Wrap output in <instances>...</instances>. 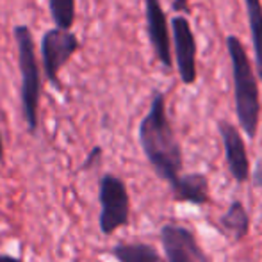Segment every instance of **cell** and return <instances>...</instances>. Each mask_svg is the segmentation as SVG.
<instances>
[{"instance_id": "6da1fadb", "label": "cell", "mask_w": 262, "mask_h": 262, "mask_svg": "<svg viewBox=\"0 0 262 262\" xmlns=\"http://www.w3.org/2000/svg\"><path fill=\"white\" fill-rule=\"evenodd\" d=\"M139 143L154 171L173 186L182 171V150L166 113V98L156 91L152 104L139 125Z\"/></svg>"}, {"instance_id": "7a4b0ae2", "label": "cell", "mask_w": 262, "mask_h": 262, "mask_svg": "<svg viewBox=\"0 0 262 262\" xmlns=\"http://www.w3.org/2000/svg\"><path fill=\"white\" fill-rule=\"evenodd\" d=\"M227 49L232 62V77H234V100L235 114L241 128L250 139L257 136L260 114L259 100V86H257L255 73H253L252 62L248 59L243 43L235 36L227 38Z\"/></svg>"}, {"instance_id": "3957f363", "label": "cell", "mask_w": 262, "mask_h": 262, "mask_svg": "<svg viewBox=\"0 0 262 262\" xmlns=\"http://www.w3.org/2000/svg\"><path fill=\"white\" fill-rule=\"evenodd\" d=\"M18 50V66L21 75V109L27 123V130L34 134L38 128V109L41 97V68H39L32 32L27 25H18L13 31Z\"/></svg>"}, {"instance_id": "277c9868", "label": "cell", "mask_w": 262, "mask_h": 262, "mask_svg": "<svg viewBox=\"0 0 262 262\" xmlns=\"http://www.w3.org/2000/svg\"><path fill=\"white\" fill-rule=\"evenodd\" d=\"M98 200H100V230L105 235H113L118 228L125 227L130 217V198L125 182L116 175L107 173L98 182Z\"/></svg>"}, {"instance_id": "5b68a950", "label": "cell", "mask_w": 262, "mask_h": 262, "mask_svg": "<svg viewBox=\"0 0 262 262\" xmlns=\"http://www.w3.org/2000/svg\"><path fill=\"white\" fill-rule=\"evenodd\" d=\"M79 38L72 31L49 29L41 38V66L50 84L59 88V73L62 66L79 50Z\"/></svg>"}, {"instance_id": "8992f818", "label": "cell", "mask_w": 262, "mask_h": 262, "mask_svg": "<svg viewBox=\"0 0 262 262\" xmlns=\"http://www.w3.org/2000/svg\"><path fill=\"white\" fill-rule=\"evenodd\" d=\"M161 243L168 262H209L189 228L168 223L161 228Z\"/></svg>"}, {"instance_id": "52a82bcc", "label": "cell", "mask_w": 262, "mask_h": 262, "mask_svg": "<svg viewBox=\"0 0 262 262\" xmlns=\"http://www.w3.org/2000/svg\"><path fill=\"white\" fill-rule=\"evenodd\" d=\"M171 25L180 79H182L184 84L189 86L196 80V43H194V36L189 21L184 16H175Z\"/></svg>"}, {"instance_id": "ba28073f", "label": "cell", "mask_w": 262, "mask_h": 262, "mask_svg": "<svg viewBox=\"0 0 262 262\" xmlns=\"http://www.w3.org/2000/svg\"><path fill=\"white\" fill-rule=\"evenodd\" d=\"M217 128H220L221 139H223L225 159H227V166L230 169V175L237 182H246L250 179V161L241 134L228 121H220Z\"/></svg>"}, {"instance_id": "9c48e42d", "label": "cell", "mask_w": 262, "mask_h": 262, "mask_svg": "<svg viewBox=\"0 0 262 262\" xmlns=\"http://www.w3.org/2000/svg\"><path fill=\"white\" fill-rule=\"evenodd\" d=\"M146 31L148 38L156 50L157 59L166 70L171 68V49H169V34L166 25V14L159 0H145Z\"/></svg>"}, {"instance_id": "30bf717a", "label": "cell", "mask_w": 262, "mask_h": 262, "mask_svg": "<svg viewBox=\"0 0 262 262\" xmlns=\"http://www.w3.org/2000/svg\"><path fill=\"white\" fill-rule=\"evenodd\" d=\"M177 202H189L193 205H204L209 202V180L202 173L180 175L171 186Z\"/></svg>"}, {"instance_id": "8fae6325", "label": "cell", "mask_w": 262, "mask_h": 262, "mask_svg": "<svg viewBox=\"0 0 262 262\" xmlns=\"http://www.w3.org/2000/svg\"><path fill=\"white\" fill-rule=\"evenodd\" d=\"M111 253L118 262H161L157 250L146 243H118Z\"/></svg>"}, {"instance_id": "7c38bea8", "label": "cell", "mask_w": 262, "mask_h": 262, "mask_svg": "<svg viewBox=\"0 0 262 262\" xmlns=\"http://www.w3.org/2000/svg\"><path fill=\"white\" fill-rule=\"evenodd\" d=\"M245 4L250 32H252L253 54H255V70L262 80V4L260 0H245Z\"/></svg>"}, {"instance_id": "4fadbf2b", "label": "cell", "mask_w": 262, "mask_h": 262, "mask_svg": "<svg viewBox=\"0 0 262 262\" xmlns=\"http://www.w3.org/2000/svg\"><path fill=\"white\" fill-rule=\"evenodd\" d=\"M220 223L225 230L234 234L235 241H241L250 232V216H248V212H246L245 205L239 200L232 202L227 212L220 217Z\"/></svg>"}, {"instance_id": "5bb4252c", "label": "cell", "mask_w": 262, "mask_h": 262, "mask_svg": "<svg viewBox=\"0 0 262 262\" xmlns=\"http://www.w3.org/2000/svg\"><path fill=\"white\" fill-rule=\"evenodd\" d=\"M49 9L57 29L70 31L75 21V0H49Z\"/></svg>"}, {"instance_id": "9a60e30c", "label": "cell", "mask_w": 262, "mask_h": 262, "mask_svg": "<svg viewBox=\"0 0 262 262\" xmlns=\"http://www.w3.org/2000/svg\"><path fill=\"white\" fill-rule=\"evenodd\" d=\"M100 157H102V148H100V146H95V148L91 150L90 154H88L86 161H84V164H82V169L93 168V166L97 164L98 161H100Z\"/></svg>"}, {"instance_id": "2e32d148", "label": "cell", "mask_w": 262, "mask_h": 262, "mask_svg": "<svg viewBox=\"0 0 262 262\" xmlns=\"http://www.w3.org/2000/svg\"><path fill=\"white\" fill-rule=\"evenodd\" d=\"M252 184L255 187H259V189H262V159L257 161L255 168L252 171Z\"/></svg>"}, {"instance_id": "e0dca14e", "label": "cell", "mask_w": 262, "mask_h": 262, "mask_svg": "<svg viewBox=\"0 0 262 262\" xmlns=\"http://www.w3.org/2000/svg\"><path fill=\"white\" fill-rule=\"evenodd\" d=\"M0 262H24V260L18 259V257H13V255H2V253H0Z\"/></svg>"}, {"instance_id": "ac0fdd59", "label": "cell", "mask_w": 262, "mask_h": 262, "mask_svg": "<svg viewBox=\"0 0 262 262\" xmlns=\"http://www.w3.org/2000/svg\"><path fill=\"white\" fill-rule=\"evenodd\" d=\"M4 161V143H2V136H0V162Z\"/></svg>"}]
</instances>
